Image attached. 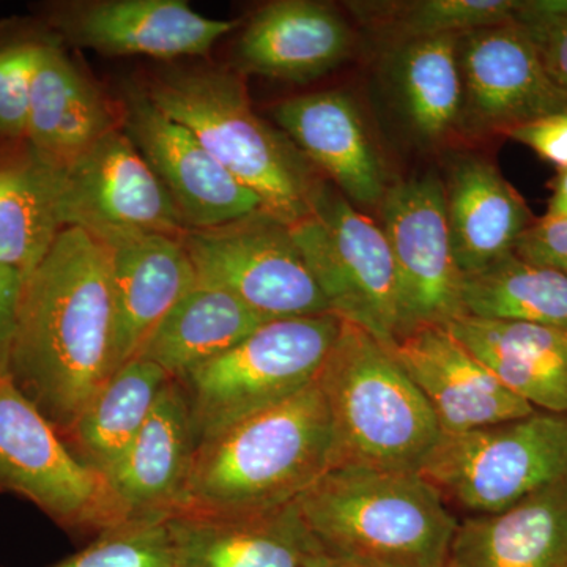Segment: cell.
I'll return each mask as SVG.
<instances>
[{
  "label": "cell",
  "instance_id": "1",
  "mask_svg": "<svg viewBox=\"0 0 567 567\" xmlns=\"http://www.w3.org/2000/svg\"><path fill=\"white\" fill-rule=\"evenodd\" d=\"M111 251L65 227L22 287L9 379L59 435L114 375Z\"/></svg>",
  "mask_w": 567,
  "mask_h": 567
},
{
  "label": "cell",
  "instance_id": "2",
  "mask_svg": "<svg viewBox=\"0 0 567 567\" xmlns=\"http://www.w3.org/2000/svg\"><path fill=\"white\" fill-rule=\"evenodd\" d=\"M331 457L330 412L315 382L200 442L177 511L235 516L290 505Z\"/></svg>",
  "mask_w": 567,
  "mask_h": 567
},
{
  "label": "cell",
  "instance_id": "3",
  "mask_svg": "<svg viewBox=\"0 0 567 567\" xmlns=\"http://www.w3.org/2000/svg\"><path fill=\"white\" fill-rule=\"evenodd\" d=\"M142 87L259 197L265 212L289 226L311 213L327 178L281 130L257 115L240 73L210 65L173 69Z\"/></svg>",
  "mask_w": 567,
  "mask_h": 567
},
{
  "label": "cell",
  "instance_id": "4",
  "mask_svg": "<svg viewBox=\"0 0 567 567\" xmlns=\"http://www.w3.org/2000/svg\"><path fill=\"white\" fill-rule=\"evenodd\" d=\"M324 555L445 567L458 518L420 472L334 466L298 499Z\"/></svg>",
  "mask_w": 567,
  "mask_h": 567
},
{
  "label": "cell",
  "instance_id": "5",
  "mask_svg": "<svg viewBox=\"0 0 567 567\" xmlns=\"http://www.w3.org/2000/svg\"><path fill=\"white\" fill-rule=\"evenodd\" d=\"M316 383L331 417V468L420 472L442 436L391 346L357 324L342 322Z\"/></svg>",
  "mask_w": 567,
  "mask_h": 567
},
{
  "label": "cell",
  "instance_id": "6",
  "mask_svg": "<svg viewBox=\"0 0 567 567\" xmlns=\"http://www.w3.org/2000/svg\"><path fill=\"white\" fill-rule=\"evenodd\" d=\"M341 330L334 315L270 320L178 380L196 445L315 383Z\"/></svg>",
  "mask_w": 567,
  "mask_h": 567
},
{
  "label": "cell",
  "instance_id": "7",
  "mask_svg": "<svg viewBox=\"0 0 567 567\" xmlns=\"http://www.w3.org/2000/svg\"><path fill=\"white\" fill-rule=\"evenodd\" d=\"M421 475L447 506L487 516L567 481V413L536 412L440 436Z\"/></svg>",
  "mask_w": 567,
  "mask_h": 567
},
{
  "label": "cell",
  "instance_id": "8",
  "mask_svg": "<svg viewBox=\"0 0 567 567\" xmlns=\"http://www.w3.org/2000/svg\"><path fill=\"white\" fill-rule=\"evenodd\" d=\"M290 233L331 315L394 346V264L380 224L327 181L311 213Z\"/></svg>",
  "mask_w": 567,
  "mask_h": 567
},
{
  "label": "cell",
  "instance_id": "9",
  "mask_svg": "<svg viewBox=\"0 0 567 567\" xmlns=\"http://www.w3.org/2000/svg\"><path fill=\"white\" fill-rule=\"evenodd\" d=\"M0 492L33 503L59 527L100 536L123 524L106 477L81 464L43 413L0 375Z\"/></svg>",
  "mask_w": 567,
  "mask_h": 567
},
{
  "label": "cell",
  "instance_id": "10",
  "mask_svg": "<svg viewBox=\"0 0 567 567\" xmlns=\"http://www.w3.org/2000/svg\"><path fill=\"white\" fill-rule=\"evenodd\" d=\"M182 241L197 282L233 295L264 319L331 315L289 224L268 212L186 230Z\"/></svg>",
  "mask_w": 567,
  "mask_h": 567
},
{
  "label": "cell",
  "instance_id": "11",
  "mask_svg": "<svg viewBox=\"0 0 567 567\" xmlns=\"http://www.w3.org/2000/svg\"><path fill=\"white\" fill-rule=\"evenodd\" d=\"M379 212L394 264L398 339L464 316L443 178L429 171L391 183Z\"/></svg>",
  "mask_w": 567,
  "mask_h": 567
},
{
  "label": "cell",
  "instance_id": "12",
  "mask_svg": "<svg viewBox=\"0 0 567 567\" xmlns=\"http://www.w3.org/2000/svg\"><path fill=\"white\" fill-rule=\"evenodd\" d=\"M462 111L457 133L494 136L555 112L567 99L548 78L539 52L518 22L457 37Z\"/></svg>",
  "mask_w": 567,
  "mask_h": 567
},
{
  "label": "cell",
  "instance_id": "13",
  "mask_svg": "<svg viewBox=\"0 0 567 567\" xmlns=\"http://www.w3.org/2000/svg\"><path fill=\"white\" fill-rule=\"evenodd\" d=\"M118 121L173 197L188 230L212 229L264 210L262 203L181 123L167 117L142 85H128Z\"/></svg>",
  "mask_w": 567,
  "mask_h": 567
},
{
  "label": "cell",
  "instance_id": "14",
  "mask_svg": "<svg viewBox=\"0 0 567 567\" xmlns=\"http://www.w3.org/2000/svg\"><path fill=\"white\" fill-rule=\"evenodd\" d=\"M65 227L96 237L153 233L182 237L185 223L136 145L117 126L62 167Z\"/></svg>",
  "mask_w": 567,
  "mask_h": 567
},
{
  "label": "cell",
  "instance_id": "15",
  "mask_svg": "<svg viewBox=\"0 0 567 567\" xmlns=\"http://www.w3.org/2000/svg\"><path fill=\"white\" fill-rule=\"evenodd\" d=\"M70 43L107 55L174 61L207 55L240 21L212 20L185 0H81L50 17Z\"/></svg>",
  "mask_w": 567,
  "mask_h": 567
},
{
  "label": "cell",
  "instance_id": "16",
  "mask_svg": "<svg viewBox=\"0 0 567 567\" xmlns=\"http://www.w3.org/2000/svg\"><path fill=\"white\" fill-rule=\"evenodd\" d=\"M391 349L431 406L442 434H464L536 412L446 327L420 328L402 336Z\"/></svg>",
  "mask_w": 567,
  "mask_h": 567
},
{
  "label": "cell",
  "instance_id": "17",
  "mask_svg": "<svg viewBox=\"0 0 567 567\" xmlns=\"http://www.w3.org/2000/svg\"><path fill=\"white\" fill-rule=\"evenodd\" d=\"M166 528L174 567H317L324 557L298 502L235 516L175 511Z\"/></svg>",
  "mask_w": 567,
  "mask_h": 567
},
{
  "label": "cell",
  "instance_id": "18",
  "mask_svg": "<svg viewBox=\"0 0 567 567\" xmlns=\"http://www.w3.org/2000/svg\"><path fill=\"white\" fill-rule=\"evenodd\" d=\"M111 251L114 374L140 357L164 317L197 286L182 237L153 233L100 235Z\"/></svg>",
  "mask_w": 567,
  "mask_h": 567
},
{
  "label": "cell",
  "instance_id": "19",
  "mask_svg": "<svg viewBox=\"0 0 567 567\" xmlns=\"http://www.w3.org/2000/svg\"><path fill=\"white\" fill-rule=\"evenodd\" d=\"M274 117L350 203L379 208L391 182L352 96L341 91L306 93L276 104Z\"/></svg>",
  "mask_w": 567,
  "mask_h": 567
},
{
  "label": "cell",
  "instance_id": "20",
  "mask_svg": "<svg viewBox=\"0 0 567 567\" xmlns=\"http://www.w3.org/2000/svg\"><path fill=\"white\" fill-rule=\"evenodd\" d=\"M196 446L185 393L171 379L140 434L104 476L123 524L166 520L181 507Z\"/></svg>",
  "mask_w": 567,
  "mask_h": 567
},
{
  "label": "cell",
  "instance_id": "21",
  "mask_svg": "<svg viewBox=\"0 0 567 567\" xmlns=\"http://www.w3.org/2000/svg\"><path fill=\"white\" fill-rule=\"evenodd\" d=\"M352 47V29L333 7L315 0H276L245 25L234 65L240 74L306 84L341 65Z\"/></svg>",
  "mask_w": 567,
  "mask_h": 567
},
{
  "label": "cell",
  "instance_id": "22",
  "mask_svg": "<svg viewBox=\"0 0 567 567\" xmlns=\"http://www.w3.org/2000/svg\"><path fill=\"white\" fill-rule=\"evenodd\" d=\"M443 186L451 246L462 276L514 252L536 221L522 194L484 156L454 155Z\"/></svg>",
  "mask_w": 567,
  "mask_h": 567
},
{
  "label": "cell",
  "instance_id": "23",
  "mask_svg": "<svg viewBox=\"0 0 567 567\" xmlns=\"http://www.w3.org/2000/svg\"><path fill=\"white\" fill-rule=\"evenodd\" d=\"M117 114L59 44L39 41L25 128L33 153L52 166H69L121 126Z\"/></svg>",
  "mask_w": 567,
  "mask_h": 567
},
{
  "label": "cell",
  "instance_id": "24",
  "mask_svg": "<svg viewBox=\"0 0 567 567\" xmlns=\"http://www.w3.org/2000/svg\"><path fill=\"white\" fill-rule=\"evenodd\" d=\"M446 328L511 393L540 412L567 413V330L470 316Z\"/></svg>",
  "mask_w": 567,
  "mask_h": 567
},
{
  "label": "cell",
  "instance_id": "25",
  "mask_svg": "<svg viewBox=\"0 0 567 567\" xmlns=\"http://www.w3.org/2000/svg\"><path fill=\"white\" fill-rule=\"evenodd\" d=\"M445 567H567V481L502 513L458 520Z\"/></svg>",
  "mask_w": 567,
  "mask_h": 567
},
{
  "label": "cell",
  "instance_id": "26",
  "mask_svg": "<svg viewBox=\"0 0 567 567\" xmlns=\"http://www.w3.org/2000/svg\"><path fill=\"white\" fill-rule=\"evenodd\" d=\"M270 322L233 295L197 282L164 317L140 357L182 380Z\"/></svg>",
  "mask_w": 567,
  "mask_h": 567
},
{
  "label": "cell",
  "instance_id": "27",
  "mask_svg": "<svg viewBox=\"0 0 567 567\" xmlns=\"http://www.w3.org/2000/svg\"><path fill=\"white\" fill-rule=\"evenodd\" d=\"M62 167L31 148L0 162V265L24 278L39 267L65 229Z\"/></svg>",
  "mask_w": 567,
  "mask_h": 567
},
{
  "label": "cell",
  "instance_id": "28",
  "mask_svg": "<svg viewBox=\"0 0 567 567\" xmlns=\"http://www.w3.org/2000/svg\"><path fill=\"white\" fill-rule=\"evenodd\" d=\"M169 380L159 365L142 358L123 365L62 435L63 443L81 464L106 476L144 427Z\"/></svg>",
  "mask_w": 567,
  "mask_h": 567
},
{
  "label": "cell",
  "instance_id": "29",
  "mask_svg": "<svg viewBox=\"0 0 567 567\" xmlns=\"http://www.w3.org/2000/svg\"><path fill=\"white\" fill-rule=\"evenodd\" d=\"M457 37L405 41L395 48L391 62L395 103L410 132L423 144H440L458 130Z\"/></svg>",
  "mask_w": 567,
  "mask_h": 567
},
{
  "label": "cell",
  "instance_id": "30",
  "mask_svg": "<svg viewBox=\"0 0 567 567\" xmlns=\"http://www.w3.org/2000/svg\"><path fill=\"white\" fill-rule=\"evenodd\" d=\"M464 316L567 330V276L506 254L462 278Z\"/></svg>",
  "mask_w": 567,
  "mask_h": 567
},
{
  "label": "cell",
  "instance_id": "31",
  "mask_svg": "<svg viewBox=\"0 0 567 567\" xmlns=\"http://www.w3.org/2000/svg\"><path fill=\"white\" fill-rule=\"evenodd\" d=\"M524 0H410L353 2L358 20L385 33L395 44L432 37L462 35L476 29L516 22Z\"/></svg>",
  "mask_w": 567,
  "mask_h": 567
},
{
  "label": "cell",
  "instance_id": "32",
  "mask_svg": "<svg viewBox=\"0 0 567 567\" xmlns=\"http://www.w3.org/2000/svg\"><path fill=\"white\" fill-rule=\"evenodd\" d=\"M54 567H174L166 520L132 522L110 529Z\"/></svg>",
  "mask_w": 567,
  "mask_h": 567
},
{
  "label": "cell",
  "instance_id": "33",
  "mask_svg": "<svg viewBox=\"0 0 567 567\" xmlns=\"http://www.w3.org/2000/svg\"><path fill=\"white\" fill-rule=\"evenodd\" d=\"M516 22L527 31L548 78L567 99V0H524Z\"/></svg>",
  "mask_w": 567,
  "mask_h": 567
},
{
  "label": "cell",
  "instance_id": "34",
  "mask_svg": "<svg viewBox=\"0 0 567 567\" xmlns=\"http://www.w3.org/2000/svg\"><path fill=\"white\" fill-rule=\"evenodd\" d=\"M39 41L0 48V137L25 140L29 92Z\"/></svg>",
  "mask_w": 567,
  "mask_h": 567
},
{
  "label": "cell",
  "instance_id": "35",
  "mask_svg": "<svg viewBox=\"0 0 567 567\" xmlns=\"http://www.w3.org/2000/svg\"><path fill=\"white\" fill-rule=\"evenodd\" d=\"M514 252L527 262L567 276V219L536 218L517 241Z\"/></svg>",
  "mask_w": 567,
  "mask_h": 567
},
{
  "label": "cell",
  "instance_id": "36",
  "mask_svg": "<svg viewBox=\"0 0 567 567\" xmlns=\"http://www.w3.org/2000/svg\"><path fill=\"white\" fill-rule=\"evenodd\" d=\"M506 136L527 145L539 158L554 164L557 169H566L567 110L517 126Z\"/></svg>",
  "mask_w": 567,
  "mask_h": 567
},
{
  "label": "cell",
  "instance_id": "37",
  "mask_svg": "<svg viewBox=\"0 0 567 567\" xmlns=\"http://www.w3.org/2000/svg\"><path fill=\"white\" fill-rule=\"evenodd\" d=\"M24 275L0 265V375L9 377L11 347L17 334Z\"/></svg>",
  "mask_w": 567,
  "mask_h": 567
},
{
  "label": "cell",
  "instance_id": "38",
  "mask_svg": "<svg viewBox=\"0 0 567 567\" xmlns=\"http://www.w3.org/2000/svg\"><path fill=\"white\" fill-rule=\"evenodd\" d=\"M550 199L547 205V218L567 219V167L558 169L550 182Z\"/></svg>",
  "mask_w": 567,
  "mask_h": 567
},
{
  "label": "cell",
  "instance_id": "39",
  "mask_svg": "<svg viewBox=\"0 0 567 567\" xmlns=\"http://www.w3.org/2000/svg\"><path fill=\"white\" fill-rule=\"evenodd\" d=\"M317 567H394V566H383V565H374V563H364V561H352V559H339L324 557L320 559L319 565Z\"/></svg>",
  "mask_w": 567,
  "mask_h": 567
}]
</instances>
